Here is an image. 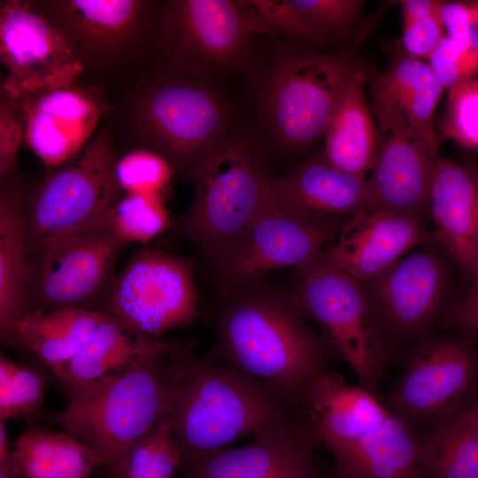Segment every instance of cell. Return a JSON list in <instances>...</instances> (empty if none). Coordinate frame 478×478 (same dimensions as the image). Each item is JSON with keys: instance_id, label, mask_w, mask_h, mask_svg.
<instances>
[{"instance_id": "6da1fadb", "label": "cell", "mask_w": 478, "mask_h": 478, "mask_svg": "<svg viewBox=\"0 0 478 478\" xmlns=\"http://www.w3.org/2000/svg\"><path fill=\"white\" fill-rule=\"evenodd\" d=\"M216 360L298 404L330 366L333 351L308 325L288 289L266 281L217 291L211 307Z\"/></svg>"}, {"instance_id": "7a4b0ae2", "label": "cell", "mask_w": 478, "mask_h": 478, "mask_svg": "<svg viewBox=\"0 0 478 478\" xmlns=\"http://www.w3.org/2000/svg\"><path fill=\"white\" fill-rule=\"evenodd\" d=\"M194 357L190 344L158 338L128 367L70 397L48 421L98 451L112 475L126 452L172 413Z\"/></svg>"}, {"instance_id": "3957f363", "label": "cell", "mask_w": 478, "mask_h": 478, "mask_svg": "<svg viewBox=\"0 0 478 478\" xmlns=\"http://www.w3.org/2000/svg\"><path fill=\"white\" fill-rule=\"evenodd\" d=\"M316 445L347 478H423L414 434L379 397L333 369L309 386L299 403Z\"/></svg>"}, {"instance_id": "277c9868", "label": "cell", "mask_w": 478, "mask_h": 478, "mask_svg": "<svg viewBox=\"0 0 478 478\" xmlns=\"http://www.w3.org/2000/svg\"><path fill=\"white\" fill-rule=\"evenodd\" d=\"M171 419L183 456L305 420L300 405L287 394L209 354L189 364Z\"/></svg>"}, {"instance_id": "5b68a950", "label": "cell", "mask_w": 478, "mask_h": 478, "mask_svg": "<svg viewBox=\"0 0 478 478\" xmlns=\"http://www.w3.org/2000/svg\"><path fill=\"white\" fill-rule=\"evenodd\" d=\"M215 81L194 77L167 63L143 74L121 107L125 130L137 144L190 177L226 136L229 104Z\"/></svg>"}, {"instance_id": "8992f818", "label": "cell", "mask_w": 478, "mask_h": 478, "mask_svg": "<svg viewBox=\"0 0 478 478\" xmlns=\"http://www.w3.org/2000/svg\"><path fill=\"white\" fill-rule=\"evenodd\" d=\"M189 178L194 196L178 227L209 265L264 209L275 179L252 147L230 135L206 155Z\"/></svg>"}, {"instance_id": "52a82bcc", "label": "cell", "mask_w": 478, "mask_h": 478, "mask_svg": "<svg viewBox=\"0 0 478 478\" xmlns=\"http://www.w3.org/2000/svg\"><path fill=\"white\" fill-rule=\"evenodd\" d=\"M354 66L340 54L300 46L277 50L258 87V109L280 145L308 148L324 136Z\"/></svg>"}, {"instance_id": "ba28073f", "label": "cell", "mask_w": 478, "mask_h": 478, "mask_svg": "<svg viewBox=\"0 0 478 478\" xmlns=\"http://www.w3.org/2000/svg\"><path fill=\"white\" fill-rule=\"evenodd\" d=\"M108 127L68 162L50 171L28 195V254L106 216L123 196L115 177L119 158Z\"/></svg>"}, {"instance_id": "9c48e42d", "label": "cell", "mask_w": 478, "mask_h": 478, "mask_svg": "<svg viewBox=\"0 0 478 478\" xmlns=\"http://www.w3.org/2000/svg\"><path fill=\"white\" fill-rule=\"evenodd\" d=\"M295 271L288 289L296 305L320 326L359 386L380 397L388 356L362 282L317 260Z\"/></svg>"}, {"instance_id": "30bf717a", "label": "cell", "mask_w": 478, "mask_h": 478, "mask_svg": "<svg viewBox=\"0 0 478 478\" xmlns=\"http://www.w3.org/2000/svg\"><path fill=\"white\" fill-rule=\"evenodd\" d=\"M348 220L313 215L274 192L246 230L208 266L217 291L263 281L274 270L317 260Z\"/></svg>"}, {"instance_id": "8fae6325", "label": "cell", "mask_w": 478, "mask_h": 478, "mask_svg": "<svg viewBox=\"0 0 478 478\" xmlns=\"http://www.w3.org/2000/svg\"><path fill=\"white\" fill-rule=\"evenodd\" d=\"M154 35L167 63L199 79L231 74L250 57L251 33L237 1H166Z\"/></svg>"}, {"instance_id": "7c38bea8", "label": "cell", "mask_w": 478, "mask_h": 478, "mask_svg": "<svg viewBox=\"0 0 478 478\" xmlns=\"http://www.w3.org/2000/svg\"><path fill=\"white\" fill-rule=\"evenodd\" d=\"M478 391V354L448 335L422 338L383 402L416 438L441 426Z\"/></svg>"}, {"instance_id": "4fadbf2b", "label": "cell", "mask_w": 478, "mask_h": 478, "mask_svg": "<svg viewBox=\"0 0 478 478\" xmlns=\"http://www.w3.org/2000/svg\"><path fill=\"white\" fill-rule=\"evenodd\" d=\"M124 245L104 219L45 246L31 263L30 310L106 312Z\"/></svg>"}, {"instance_id": "5bb4252c", "label": "cell", "mask_w": 478, "mask_h": 478, "mask_svg": "<svg viewBox=\"0 0 478 478\" xmlns=\"http://www.w3.org/2000/svg\"><path fill=\"white\" fill-rule=\"evenodd\" d=\"M194 264L154 249L138 251L115 276L106 312L152 337L195 324L201 315Z\"/></svg>"}, {"instance_id": "9a60e30c", "label": "cell", "mask_w": 478, "mask_h": 478, "mask_svg": "<svg viewBox=\"0 0 478 478\" xmlns=\"http://www.w3.org/2000/svg\"><path fill=\"white\" fill-rule=\"evenodd\" d=\"M34 5L58 28L86 72L123 67L154 34L159 4L145 0H41Z\"/></svg>"}, {"instance_id": "2e32d148", "label": "cell", "mask_w": 478, "mask_h": 478, "mask_svg": "<svg viewBox=\"0 0 478 478\" xmlns=\"http://www.w3.org/2000/svg\"><path fill=\"white\" fill-rule=\"evenodd\" d=\"M362 284L388 360L396 348H414L446 310V270L430 249L409 252Z\"/></svg>"}, {"instance_id": "e0dca14e", "label": "cell", "mask_w": 478, "mask_h": 478, "mask_svg": "<svg viewBox=\"0 0 478 478\" xmlns=\"http://www.w3.org/2000/svg\"><path fill=\"white\" fill-rule=\"evenodd\" d=\"M1 89L13 100L81 81L84 68L32 1L0 2Z\"/></svg>"}, {"instance_id": "ac0fdd59", "label": "cell", "mask_w": 478, "mask_h": 478, "mask_svg": "<svg viewBox=\"0 0 478 478\" xmlns=\"http://www.w3.org/2000/svg\"><path fill=\"white\" fill-rule=\"evenodd\" d=\"M378 133L377 150L367 176L378 210L422 220L429 212L436 163L435 155L401 117L373 95Z\"/></svg>"}, {"instance_id": "d6986e66", "label": "cell", "mask_w": 478, "mask_h": 478, "mask_svg": "<svg viewBox=\"0 0 478 478\" xmlns=\"http://www.w3.org/2000/svg\"><path fill=\"white\" fill-rule=\"evenodd\" d=\"M13 101L24 143L49 171L65 165L90 141L110 108L101 88L81 81Z\"/></svg>"}, {"instance_id": "ffe728a7", "label": "cell", "mask_w": 478, "mask_h": 478, "mask_svg": "<svg viewBox=\"0 0 478 478\" xmlns=\"http://www.w3.org/2000/svg\"><path fill=\"white\" fill-rule=\"evenodd\" d=\"M429 243L432 232L421 220L374 210L350 218L317 261L366 282Z\"/></svg>"}, {"instance_id": "44dd1931", "label": "cell", "mask_w": 478, "mask_h": 478, "mask_svg": "<svg viewBox=\"0 0 478 478\" xmlns=\"http://www.w3.org/2000/svg\"><path fill=\"white\" fill-rule=\"evenodd\" d=\"M315 441L306 421L254 436L242 447L183 456L186 478H278L313 458Z\"/></svg>"}, {"instance_id": "7402d4cb", "label": "cell", "mask_w": 478, "mask_h": 478, "mask_svg": "<svg viewBox=\"0 0 478 478\" xmlns=\"http://www.w3.org/2000/svg\"><path fill=\"white\" fill-rule=\"evenodd\" d=\"M429 212L434 242L441 243L471 279L478 251V172L439 158L434 173Z\"/></svg>"}, {"instance_id": "603a6c76", "label": "cell", "mask_w": 478, "mask_h": 478, "mask_svg": "<svg viewBox=\"0 0 478 478\" xmlns=\"http://www.w3.org/2000/svg\"><path fill=\"white\" fill-rule=\"evenodd\" d=\"M275 194L305 212L348 220L378 210L367 179L345 173L320 153L275 179Z\"/></svg>"}, {"instance_id": "cb8c5ba5", "label": "cell", "mask_w": 478, "mask_h": 478, "mask_svg": "<svg viewBox=\"0 0 478 478\" xmlns=\"http://www.w3.org/2000/svg\"><path fill=\"white\" fill-rule=\"evenodd\" d=\"M28 194L18 174L0 181V335L30 310L33 278L27 258Z\"/></svg>"}, {"instance_id": "d4e9b609", "label": "cell", "mask_w": 478, "mask_h": 478, "mask_svg": "<svg viewBox=\"0 0 478 478\" xmlns=\"http://www.w3.org/2000/svg\"><path fill=\"white\" fill-rule=\"evenodd\" d=\"M105 312L30 310L0 335L1 342L26 353L54 376L78 353Z\"/></svg>"}, {"instance_id": "484cf974", "label": "cell", "mask_w": 478, "mask_h": 478, "mask_svg": "<svg viewBox=\"0 0 478 478\" xmlns=\"http://www.w3.org/2000/svg\"><path fill=\"white\" fill-rule=\"evenodd\" d=\"M365 77L355 67L337 100L325 134L326 158L338 169L367 179L378 133L365 93Z\"/></svg>"}, {"instance_id": "4316f807", "label": "cell", "mask_w": 478, "mask_h": 478, "mask_svg": "<svg viewBox=\"0 0 478 478\" xmlns=\"http://www.w3.org/2000/svg\"><path fill=\"white\" fill-rule=\"evenodd\" d=\"M158 339L131 329L106 312L81 349L54 377L69 398L128 367Z\"/></svg>"}, {"instance_id": "83f0119b", "label": "cell", "mask_w": 478, "mask_h": 478, "mask_svg": "<svg viewBox=\"0 0 478 478\" xmlns=\"http://www.w3.org/2000/svg\"><path fill=\"white\" fill-rule=\"evenodd\" d=\"M443 91L428 64L410 55L397 59L372 88V93L389 105L436 156L440 142L433 120Z\"/></svg>"}, {"instance_id": "f1b7e54d", "label": "cell", "mask_w": 478, "mask_h": 478, "mask_svg": "<svg viewBox=\"0 0 478 478\" xmlns=\"http://www.w3.org/2000/svg\"><path fill=\"white\" fill-rule=\"evenodd\" d=\"M100 453L72 435L30 425L14 442L11 470L19 478H89Z\"/></svg>"}, {"instance_id": "f546056e", "label": "cell", "mask_w": 478, "mask_h": 478, "mask_svg": "<svg viewBox=\"0 0 478 478\" xmlns=\"http://www.w3.org/2000/svg\"><path fill=\"white\" fill-rule=\"evenodd\" d=\"M417 441L423 478H478V391Z\"/></svg>"}, {"instance_id": "4dcf8cb0", "label": "cell", "mask_w": 478, "mask_h": 478, "mask_svg": "<svg viewBox=\"0 0 478 478\" xmlns=\"http://www.w3.org/2000/svg\"><path fill=\"white\" fill-rule=\"evenodd\" d=\"M172 413L137 441L124 455L114 478H172L182 466L183 453L172 428Z\"/></svg>"}, {"instance_id": "1f68e13d", "label": "cell", "mask_w": 478, "mask_h": 478, "mask_svg": "<svg viewBox=\"0 0 478 478\" xmlns=\"http://www.w3.org/2000/svg\"><path fill=\"white\" fill-rule=\"evenodd\" d=\"M105 220L124 244L148 243L172 224L163 194H123Z\"/></svg>"}, {"instance_id": "d6a6232c", "label": "cell", "mask_w": 478, "mask_h": 478, "mask_svg": "<svg viewBox=\"0 0 478 478\" xmlns=\"http://www.w3.org/2000/svg\"><path fill=\"white\" fill-rule=\"evenodd\" d=\"M44 372L0 355V421L38 414L48 388Z\"/></svg>"}, {"instance_id": "836d02e7", "label": "cell", "mask_w": 478, "mask_h": 478, "mask_svg": "<svg viewBox=\"0 0 478 478\" xmlns=\"http://www.w3.org/2000/svg\"><path fill=\"white\" fill-rule=\"evenodd\" d=\"M237 3L251 35H279L299 43L323 46L308 29L291 0H242Z\"/></svg>"}, {"instance_id": "e575fe53", "label": "cell", "mask_w": 478, "mask_h": 478, "mask_svg": "<svg viewBox=\"0 0 478 478\" xmlns=\"http://www.w3.org/2000/svg\"><path fill=\"white\" fill-rule=\"evenodd\" d=\"M174 169L163 156L143 148L120 155L115 177L123 194H163Z\"/></svg>"}, {"instance_id": "d590c367", "label": "cell", "mask_w": 478, "mask_h": 478, "mask_svg": "<svg viewBox=\"0 0 478 478\" xmlns=\"http://www.w3.org/2000/svg\"><path fill=\"white\" fill-rule=\"evenodd\" d=\"M443 1L404 0L402 41L408 55L428 58L445 35L441 18Z\"/></svg>"}, {"instance_id": "8d00e7d4", "label": "cell", "mask_w": 478, "mask_h": 478, "mask_svg": "<svg viewBox=\"0 0 478 478\" xmlns=\"http://www.w3.org/2000/svg\"><path fill=\"white\" fill-rule=\"evenodd\" d=\"M303 21L323 46L344 34L365 5L362 0H291Z\"/></svg>"}, {"instance_id": "74e56055", "label": "cell", "mask_w": 478, "mask_h": 478, "mask_svg": "<svg viewBox=\"0 0 478 478\" xmlns=\"http://www.w3.org/2000/svg\"><path fill=\"white\" fill-rule=\"evenodd\" d=\"M441 129L444 138L478 151V79L449 89Z\"/></svg>"}, {"instance_id": "f35d334b", "label": "cell", "mask_w": 478, "mask_h": 478, "mask_svg": "<svg viewBox=\"0 0 478 478\" xmlns=\"http://www.w3.org/2000/svg\"><path fill=\"white\" fill-rule=\"evenodd\" d=\"M428 60L444 89L470 81L478 73V51L446 34Z\"/></svg>"}, {"instance_id": "ab89813d", "label": "cell", "mask_w": 478, "mask_h": 478, "mask_svg": "<svg viewBox=\"0 0 478 478\" xmlns=\"http://www.w3.org/2000/svg\"><path fill=\"white\" fill-rule=\"evenodd\" d=\"M24 143V127L18 107L0 91V180L18 172V153Z\"/></svg>"}, {"instance_id": "60d3db41", "label": "cell", "mask_w": 478, "mask_h": 478, "mask_svg": "<svg viewBox=\"0 0 478 478\" xmlns=\"http://www.w3.org/2000/svg\"><path fill=\"white\" fill-rule=\"evenodd\" d=\"M441 18L446 35L478 51V1H443Z\"/></svg>"}, {"instance_id": "b9f144b4", "label": "cell", "mask_w": 478, "mask_h": 478, "mask_svg": "<svg viewBox=\"0 0 478 478\" xmlns=\"http://www.w3.org/2000/svg\"><path fill=\"white\" fill-rule=\"evenodd\" d=\"M439 324L464 335H478V289L467 290L464 297L448 307Z\"/></svg>"}, {"instance_id": "7bdbcfd3", "label": "cell", "mask_w": 478, "mask_h": 478, "mask_svg": "<svg viewBox=\"0 0 478 478\" xmlns=\"http://www.w3.org/2000/svg\"><path fill=\"white\" fill-rule=\"evenodd\" d=\"M12 447L10 444L5 424L0 421V470H11Z\"/></svg>"}, {"instance_id": "ee69618b", "label": "cell", "mask_w": 478, "mask_h": 478, "mask_svg": "<svg viewBox=\"0 0 478 478\" xmlns=\"http://www.w3.org/2000/svg\"><path fill=\"white\" fill-rule=\"evenodd\" d=\"M294 478H316V471L313 466V460L305 465Z\"/></svg>"}, {"instance_id": "f6af8a7d", "label": "cell", "mask_w": 478, "mask_h": 478, "mask_svg": "<svg viewBox=\"0 0 478 478\" xmlns=\"http://www.w3.org/2000/svg\"><path fill=\"white\" fill-rule=\"evenodd\" d=\"M470 281H471V286L468 290H477L478 289V251H477L476 266Z\"/></svg>"}, {"instance_id": "bcb514c9", "label": "cell", "mask_w": 478, "mask_h": 478, "mask_svg": "<svg viewBox=\"0 0 478 478\" xmlns=\"http://www.w3.org/2000/svg\"><path fill=\"white\" fill-rule=\"evenodd\" d=\"M313 460V458H311L307 460H305V462H303L301 465H299L297 468H295L293 471H291L290 473L285 474V475H282L281 477H278V478H294L296 476V474L298 473V471L305 466L306 465L307 463H309L310 461H312Z\"/></svg>"}, {"instance_id": "7dc6e473", "label": "cell", "mask_w": 478, "mask_h": 478, "mask_svg": "<svg viewBox=\"0 0 478 478\" xmlns=\"http://www.w3.org/2000/svg\"><path fill=\"white\" fill-rule=\"evenodd\" d=\"M316 478H347L335 473L332 468L327 473L318 474L316 473Z\"/></svg>"}, {"instance_id": "c3c4849f", "label": "cell", "mask_w": 478, "mask_h": 478, "mask_svg": "<svg viewBox=\"0 0 478 478\" xmlns=\"http://www.w3.org/2000/svg\"><path fill=\"white\" fill-rule=\"evenodd\" d=\"M0 478H19L12 470H0Z\"/></svg>"}]
</instances>
